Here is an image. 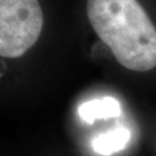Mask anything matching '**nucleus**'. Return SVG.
<instances>
[{"instance_id": "obj_4", "label": "nucleus", "mask_w": 156, "mask_h": 156, "mask_svg": "<svg viewBox=\"0 0 156 156\" xmlns=\"http://www.w3.org/2000/svg\"><path fill=\"white\" fill-rule=\"evenodd\" d=\"M131 139L129 129L125 127H116L100 134L93 141L94 151L102 156H110L117 151H123Z\"/></svg>"}, {"instance_id": "obj_2", "label": "nucleus", "mask_w": 156, "mask_h": 156, "mask_svg": "<svg viewBox=\"0 0 156 156\" xmlns=\"http://www.w3.org/2000/svg\"><path fill=\"white\" fill-rule=\"evenodd\" d=\"M43 29L38 0H0V55L19 58L33 46Z\"/></svg>"}, {"instance_id": "obj_1", "label": "nucleus", "mask_w": 156, "mask_h": 156, "mask_svg": "<svg viewBox=\"0 0 156 156\" xmlns=\"http://www.w3.org/2000/svg\"><path fill=\"white\" fill-rule=\"evenodd\" d=\"M87 15L122 66L136 72L156 67V27L136 0H88Z\"/></svg>"}, {"instance_id": "obj_3", "label": "nucleus", "mask_w": 156, "mask_h": 156, "mask_svg": "<svg viewBox=\"0 0 156 156\" xmlns=\"http://www.w3.org/2000/svg\"><path fill=\"white\" fill-rule=\"evenodd\" d=\"M78 113L86 123L93 124L98 119L117 118L122 115L120 104L113 97H101L87 101L79 106Z\"/></svg>"}]
</instances>
